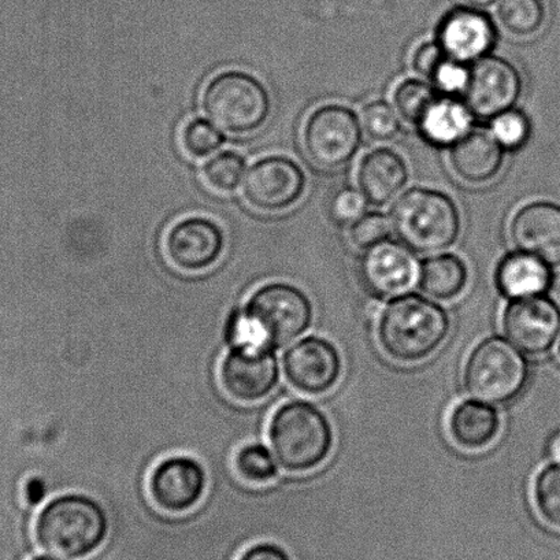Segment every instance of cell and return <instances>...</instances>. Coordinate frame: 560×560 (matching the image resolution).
<instances>
[{
	"label": "cell",
	"mask_w": 560,
	"mask_h": 560,
	"mask_svg": "<svg viewBox=\"0 0 560 560\" xmlns=\"http://www.w3.org/2000/svg\"><path fill=\"white\" fill-rule=\"evenodd\" d=\"M409 182V168L404 156L390 149L368 152L359 162L358 189L369 205L383 208L398 199Z\"/></svg>",
	"instance_id": "19"
},
{
	"label": "cell",
	"mask_w": 560,
	"mask_h": 560,
	"mask_svg": "<svg viewBox=\"0 0 560 560\" xmlns=\"http://www.w3.org/2000/svg\"><path fill=\"white\" fill-rule=\"evenodd\" d=\"M313 306L308 296L287 282L258 288L246 306L228 318V346L266 345L279 350L310 328Z\"/></svg>",
	"instance_id": "1"
},
{
	"label": "cell",
	"mask_w": 560,
	"mask_h": 560,
	"mask_svg": "<svg viewBox=\"0 0 560 560\" xmlns=\"http://www.w3.org/2000/svg\"><path fill=\"white\" fill-rule=\"evenodd\" d=\"M469 271L454 254H438L423 260L418 271V287L438 301H453L464 292Z\"/></svg>",
	"instance_id": "24"
},
{
	"label": "cell",
	"mask_w": 560,
	"mask_h": 560,
	"mask_svg": "<svg viewBox=\"0 0 560 560\" xmlns=\"http://www.w3.org/2000/svg\"><path fill=\"white\" fill-rule=\"evenodd\" d=\"M472 114L464 101L439 95L416 125L418 133L428 144L451 149L472 129Z\"/></svg>",
	"instance_id": "21"
},
{
	"label": "cell",
	"mask_w": 560,
	"mask_h": 560,
	"mask_svg": "<svg viewBox=\"0 0 560 560\" xmlns=\"http://www.w3.org/2000/svg\"><path fill=\"white\" fill-rule=\"evenodd\" d=\"M362 135L361 121L351 108L325 105L315 108L304 122L303 149L315 166L334 171L358 154Z\"/></svg>",
	"instance_id": "8"
},
{
	"label": "cell",
	"mask_w": 560,
	"mask_h": 560,
	"mask_svg": "<svg viewBox=\"0 0 560 560\" xmlns=\"http://www.w3.org/2000/svg\"><path fill=\"white\" fill-rule=\"evenodd\" d=\"M359 121L363 133L380 143L394 140L401 129L398 112L385 101H373L364 105Z\"/></svg>",
	"instance_id": "30"
},
{
	"label": "cell",
	"mask_w": 560,
	"mask_h": 560,
	"mask_svg": "<svg viewBox=\"0 0 560 560\" xmlns=\"http://www.w3.org/2000/svg\"><path fill=\"white\" fill-rule=\"evenodd\" d=\"M497 18L508 34L529 37L546 24L547 8L542 0H500Z\"/></svg>",
	"instance_id": "25"
},
{
	"label": "cell",
	"mask_w": 560,
	"mask_h": 560,
	"mask_svg": "<svg viewBox=\"0 0 560 560\" xmlns=\"http://www.w3.org/2000/svg\"><path fill=\"white\" fill-rule=\"evenodd\" d=\"M179 139L185 154L195 160L214 154L225 143L221 129L203 118H195L185 124Z\"/></svg>",
	"instance_id": "31"
},
{
	"label": "cell",
	"mask_w": 560,
	"mask_h": 560,
	"mask_svg": "<svg viewBox=\"0 0 560 560\" xmlns=\"http://www.w3.org/2000/svg\"><path fill=\"white\" fill-rule=\"evenodd\" d=\"M47 493L46 482L39 477L31 478L25 486V499L31 505H39Z\"/></svg>",
	"instance_id": "37"
},
{
	"label": "cell",
	"mask_w": 560,
	"mask_h": 560,
	"mask_svg": "<svg viewBox=\"0 0 560 560\" xmlns=\"http://www.w3.org/2000/svg\"><path fill=\"white\" fill-rule=\"evenodd\" d=\"M439 92L428 81L407 79L394 91V106L401 121L416 127L423 112L436 100Z\"/></svg>",
	"instance_id": "27"
},
{
	"label": "cell",
	"mask_w": 560,
	"mask_h": 560,
	"mask_svg": "<svg viewBox=\"0 0 560 560\" xmlns=\"http://www.w3.org/2000/svg\"><path fill=\"white\" fill-rule=\"evenodd\" d=\"M448 334L450 318L445 310L412 293L390 301L377 320L380 348L400 363H416L431 357Z\"/></svg>",
	"instance_id": "2"
},
{
	"label": "cell",
	"mask_w": 560,
	"mask_h": 560,
	"mask_svg": "<svg viewBox=\"0 0 560 560\" xmlns=\"http://www.w3.org/2000/svg\"><path fill=\"white\" fill-rule=\"evenodd\" d=\"M31 560H59L57 558H48V557H36L34 559H31Z\"/></svg>",
	"instance_id": "40"
},
{
	"label": "cell",
	"mask_w": 560,
	"mask_h": 560,
	"mask_svg": "<svg viewBox=\"0 0 560 560\" xmlns=\"http://www.w3.org/2000/svg\"><path fill=\"white\" fill-rule=\"evenodd\" d=\"M269 440L282 469L304 472L328 458L334 433L323 411L307 401L293 400L275 411L269 423Z\"/></svg>",
	"instance_id": "5"
},
{
	"label": "cell",
	"mask_w": 560,
	"mask_h": 560,
	"mask_svg": "<svg viewBox=\"0 0 560 560\" xmlns=\"http://www.w3.org/2000/svg\"><path fill=\"white\" fill-rule=\"evenodd\" d=\"M238 560H292L284 548L273 542H260L248 548Z\"/></svg>",
	"instance_id": "36"
},
{
	"label": "cell",
	"mask_w": 560,
	"mask_h": 560,
	"mask_svg": "<svg viewBox=\"0 0 560 560\" xmlns=\"http://www.w3.org/2000/svg\"><path fill=\"white\" fill-rule=\"evenodd\" d=\"M306 176L290 158L266 156L248 168L243 179V197L248 206L264 213L292 208L303 197Z\"/></svg>",
	"instance_id": "10"
},
{
	"label": "cell",
	"mask_w": 560,
	"mask_h": 560,
	"mask_svg": "<svg viewBox=\"0 0 560 560\" xmlns=\"http://www.w3.org/2000/svg\"><path fill=\"white\" fill-rule=\"evenodd\" d=\"M224 246V232L206 217L179 220L168 228L163 242L168 262L188 273L211 268L221 258Z\"/></svg>",
	"instance_id": "13"
},
{
	"label": "cell",
	"mask_w": 560,
	"mask_h": 560,
	"mask_svg": "<svg viewBox=\"0 0 560 560\" xmlns=\"http://www.w3.org/2000/svg\"><path fill=\"white\" fill-rule=\"evenodd\" d=\"M206 471L197 459L171 456L154 467L149 492L158 509L171 514L185 513L200 502L206 491Z\"/></svg>",
	"instance_id": "15"
},
{
	"label": "cell",
	"mask_w": 560,
	"mask_h": 560,
	"mask_svg": "<svg viewBox=\"0 0 560 560\" xmlns=\"http://www.w3.org/2000/svg\"><path fill=\"white\" fill-rule=\"evenodd\" d=\"M504 335L526 355L548 352L560 335V307L544 295L514 299L502 319Z\"/></svg>",
	"instance_id": "12"
},
{
	"label": "cell",
	"mask_w": 560,
	"mask_h": 560,
	"mask_svg": "<svg viewBox=\"0 0 560 560\" xmlns=\"http://www.w3.org/2000/svg\"><path fill=\"white\" fill-rule=\"evenodd\" d=\"M282 369L287 382L299 393L320 395L339 382L341 358L330 341L310 336L288 348Z\"/></svg>",
	"instance_id": "14"
},
{
	"label": "cell",
	"mask_w": 560,
	"mask_h": 560,
	"mask_svg": "<svg viewBox=\"0 0 560 560\" xmlns=\"http://www.w3.org/2000/svg\"><path fill=\"white\" fill-rule=\"evenodd\" d=\"M558 355L560 358V335H559V342H558Z\"/></svg>",
	"instance_id": "41"
},
{
	"label": "cell",
	"mask_w": 560,
	"mask_h": 560,
	"mask_svg": "<svg viewBox=\"0 0 560 560\" xmlns=\"http://www.w3.org/2000/svg\"><path fill=\"white\" fill-rule=\"evenodd\" d=\"M505 151L489 130L471 129L450 149V167L455 177L469 185L492 182L502 171Z\"/></svg>",
	"instance_id": "20"
},
{
	"label": "cell",
	"mask_w": 560,
	"mask_h": 560,
	"mask_svg": "<svg viewBox=\"0 0 560 560\" xmlns=\"http://www.w3.org/2000/svg\"><path fill=\"white\" fill-rule=\"evenodd\" d=\"M436 37L445 56L470 65L492 52L498 35L487 13L476 8H458L440 21Z\"/></svg>",
	"instance_id": "18"
},
{
	"label": "cell",
	"mask_w": 560,
	"mask_h": 560,
	"mask_svg": "<svg viewBox=\"0 0 560 560\" xmlns=\"http://www.w3.org/2000/svg\"><path fill=\"white\" fill-rule=\"evenodd\" d=\"M368 200L359 189L342 188L329 205V215L337 225H352L366 211Z\"/></svg>",
	"instance_id": "35"
},
{
	"label": "cell",
	"mask_w": 560,
	"mask_h": 560,
	"mask_svg": "<svg viewBox=\"0 0 560 560\" xmlns=\"http://www.w3.org/2000/svg\"><path fill=\"white\" fill-rule=\"evenodd\" d=\"M500 432L497 409L480 400H464L450 412L448 433L458 447L480 451L494 442Z\"/></svg>",
	"instance_id": "23"
},
{
	"label": "cell",
	"mask_w": 560,
	"mask_h": 560,
	"mask_svg": "<svg viewBox=\"0 0 560 560\" xmlns=\"http://www.w3.org/2000/svg\"><path fill=\"white\" fill-rule=\"evenodd\" d=\"M389 219L400 243L421 254H436L454 246L462 230L454 200L432 188H411L401 194Z\"/></svg>",
	"instance_id": "4"
},
{
	"label": "cell",
	"mask_w": 560,
	"mask_h": 560,
	"mask_svg": "<svg viewBox=\"0 0 560 560\" xmlns=\"http://www.w3.org/2000/svg\"><path fill=\"white\" fill-rule=\"evenodd\" d=\"M415 254L404 243L385 241L366 249L359 264L364 288L376 298H396L409 291L418 280Z\"/></svg>",
	"instance_id": "16"
},
{
	"label": "cell",
	"mask_w": 560,
	"mask_h": 560,
	"mask_svg": "<svg viewBox=\"0 0 560 560\" xmlns=\"http://www.w3.org/2000/svg\"><path fill=\"white\" fill-rule=\"evenodd\" d=\"M464 2L469 4L470 8L486 9L499 3L500 0H464Z\"/></svg>",
	"instance_id": "39"
},
{
	"label": "cell",
	"mask_w": 560,
	"mask_h": 560,
	"mask_svg": "<svg viewBox=\"0 0 560 560\" xmlns=\"http://www.w3.org/2000/svg\"><path fill=\"white\" fill-rule=\"evenodd\" d=\"M547 453L551 460L560 464V431L555 432L548 440Z\"/></svg>",
	"instance_id": "38"
},
{
	"label": "cell",
	"mask_w": 560,
	"mask_h": 560,
	"mask_svg": "<svg viewBox=\"0 0 560 560\" xmlns=\"http://www.w3.org/2000/svg\"><path fill=\"white\" fill-rule=\"evenodd\" d=\"M489 132L504 151H518L529 141L532 125L526 114L510 108L491 119Z\"/></svg>",
	"instance_id": "32"
},
{
	"label": "cell",
	"mask_w": 560,
	"mask_h": 560,
	"mask_svg": "<svg viewBox=\"0 0 560 560\" xmlns=\"http://www.w3.org/2000/svg\"><path fill=\"white\" fill-rule=\"evenodd\" d=\"M390 232H393L390 219L380 211H372V213H364L361 219L353 222L350 228V242L353 247L366 252V249L388 241Z\"/></svg>",
	"instance_id": "34"
},
{
	"label": "cell",
	"mask_w": 560,
	"mask_h": 560,
	"mask_svg": "<svg viewBox=\"0 0 560 560\" xmlns=\"http://www.w3.org/2000/svg\"><path fill=\"white\" fill-rule=\"evenodd\" d=\"M527 364L521 351L502 337L478 342L466 359L464 385L472 399L502 405L525 387Z\"/></svg>",
	"instance_id": "7"
},
{
	"label": "cell",
	"mask_w": 560,
	"mask_h": 560,
	"mask_svg": "<svg viewBox=\"0 0 560 560\" xmlns=\"http://www.w3.org/2000/svg\"><path fill=\"white\" fill-rule=\"evenodd\" d=\"M108 521L96 500L84 494H62L48 502L37 515L35 540L54 557L89 558L105 542Z\"/></svg>",
	"instance_id": "3"
},
{
	"label": "cell",
	"mask_w": 560,
	"mask_h": 560,
	"mask_svg": "<svg viewBox=\"0 0 560 560\" xmlns=\"http://www.w3.org/2000/svg\"><path fill=\"white\" fill-rule=\"evenodd\" d=\"M509 235L516 252L533 255L551 268L560 266V205L535 200L515 211Z\"/></svg>",
	"instance_id": "17"
},
{
	"label": "cell",
	"mask_w": 560,
	"mask_h": 560,
	"mask_svg": "<svg viewBox=\"0 0 560 560\" xmlns=\"http://www.w3.org/2000/svg\"><path fill=\"white\" fill-rule=\"evenodd\" d=\"M247 163L236 151H222L205 163L202 178L217 194L236 191L246 176Z\"/></svg>",
	"instance_id": "26"
},
{
	"label": "cell",
	"mask_w": 560,
	"mask_h": 560,
	"mask_svg": "<svg viewBox=\"0 0 560 560\" xmlns=\"http://www.w3.org/2000/svg\"><path fill=\"white\" fill-rule=\"evenodd\" d=\"M202 107L217 128L233 135H246L268 121L271 101L268 90L253 74L226 70L206 85Z\"/></svg>",
	"instance_id": "6"
},
{
	"label": "cell",
	"mask_w": 560,
	"mask_h": 560,
	"mask_svg": "<svg viewBox=\"0 0 560 560\" xmlns=\"http://www.w3.org/2000/svg\"><path fill=\"white\" fill-rule=\"evenodd\" d=\"M522 94L518 69L508 59L489 56L471 65L464 102L472 117L491 119L514 108Z\"/></svg>",
	"instance_id": "11"
},
{
	"label": "cell",
	"mask_w": 560,
	"mask_h": 560,
	"mask_svg": "<svg viewBox=\"0 0 560 560\" xmlns=\"http://www.w3.org/2000/svg\"><path fill=\"white\" fill-rule=\"evenodd\" d=\"M280 380L276 350L266 345L230 346L220 364V382L232 399L254 404L266 398Z\"/></svg>",
	"instance_id": "9"
},
{
	"label": "cell",
	"mask_w": 560,
	"mask_h": 560,
	"mask_svg": "<svg viewBox=\"0 0 560 560\" xmlns=\"http://www.w3.org/2000/svg\"><path fill=\"white\" fill-rule=\"evenodd\" d=\"M235 467L244 481L257 486L273 481L279 475L275 455L259 443L244 445L235 456Z\"/></svg>",
	"instance_id": "29"
},
{
	"label": "cell",
	"mask_w": 560,
	"mask_h": 560,
	"mask_svg": "<svg viewBox=\"0 0 560 560\" xmlns=\"http://www.w3.org/2000/svg\"><path fill=\"white\" fill-rule=\"evenodd\" d=\"M551 266L533 255L516 252L500 260L494 281L503 296L510 299L542 295L552 285Z\"/></svg>",
	"instance_id": "22"
},
{
	"label": "cell",
	"mask_w": 560,
	"mask_h": 560,
	"mask_svg": "<svg viewBox=\"0 0 560 560\" xmlns=\"http://www.w3.org/2000/svg\"><path fill=\"white\" fill-rule=\"evenodd\" d=\"M533 500L540 518L560 529V464L555 462L538 472L533 483Z\"/></svg>",
	"instance_id": "28"
},
{
	"label": "cell",
	"mask_w": 560,
	"mask_h": 560,
	"mask_svg": "<svg viewBox=\"0 0 560 560\" xmlns=\"http://www.w3.org/2000/svg\"><path fill=\"white\" fill-rule=\"evenodd\" d=\"M469 65L454 61L445 52L433 65L425 81L439 92L440 95L458 97L464 95L469 81Z\"/></svg>",
	"instance_id": "33"
}]
</instances>
